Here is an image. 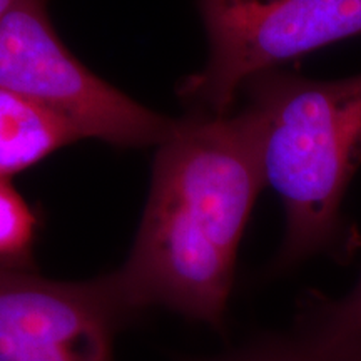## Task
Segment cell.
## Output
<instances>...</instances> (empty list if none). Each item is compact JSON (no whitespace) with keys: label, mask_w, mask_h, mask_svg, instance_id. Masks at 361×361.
<instances>
[{"label":"cell","mask_w":361,"mask_h":361,"mask_svg":"<svg viewBox=\"0 0 361 361\" xmlns=\"http://www.w3.org/2000/svg\"><path fill=\"white\" fill-rule=\"evenodd\" d=\"M20 0H0V17L4 16L7 11H11L13 6H17Z\"/></svg>","instance_id":"cell-10"},{"label":"cell","mask_w":361,"mask_h":361,"mask_svg":"<svg viewBox=\"0 0 361 361\" xmlns=\"http://www.w3.org/2000/svg\"><path fill=\"white\" fill-rule=\"evenodd\" d=\"M128 259L114 269L135 314L162 308L223 331L238 251L264 184L252 121L192 112L157 146Z\"/></svg>","instance_id":"cell-1"},{"label":"cell","mask_w":361,"mask_h":361,"mask_svg":"<svg viewBox=\"0 0 361 361\" xmlns=\"http://www.w3.org/2000/svg\"><path fill=\"white\" fill-rule=\"evenodd\" d=\"M209 56L179 84L194 112L228 116L261 72L361 35V0H197Z\"/></svg>","instance_id":"cell-3"},{"label":"cell","mask_w":361,"mask_h":361,"mask_svg":"<svg viewBox=\"0 0 361 361\" xmlns=\"http://www.w3.org/2000/svg\"><path fill=\"white\" fill-rule=\"evenodd\" d=\"M75 141H80V135L61 117L0 89V178L8 179L29 169Z\"/></svg>","instance_id":"cell-7"},{"label":"cell","mask_w":361,"mask_h":361,"mask_svg":"<svg viewBox=\"0 0 361 361\" xmlns=\"http://www.w3.org/2000/svg\"><path fill=\"white\" fill-rule=\"evenodd\" d=\"M196 361H361V329L331 331L296 310L291 326Z\"/></svg>","instance_id":"cell-6"},{"label":"cell","mask_w":361,"mask_h":361,"mask_svg":"<svg viewBox=\"0 0 361 361\" xmlns=\"http://www.w3.org/2000/svg\"><path fill=\"white\" fill-rule=\"evenodd\" d=\"M135 316L114 271L57 281L0 264V361H117Z\"/></svg>","instance_id":"cell-5"},{"label":"cell","mask_w":361,"mask_h":361,"mask_svg":"<svg viewBox=\"0 0 361 361\" xmlns=\"http://www.w3.org/2000/svg\"><path fill=\"white\" fill-rule=\"evenodd\" d=\"M39 218L13 189L7 178H0V264L13 269H35V246Z\"/></svg>","instance_id":"cell-8"},{"label":"cell","mask_w":361,"mask_h":361,"mask_svg":"<svg viewBox=\"0 0 361 361\" xmlns=\"http://www.w3.org/2000/svg\"><path fill=\"white\" fill-rule=\"evenodd\" d=\"M296 308L331 331L361 329V274L345 295L331 298L319 291H308Z\"/></svg>","instance_id":"cell-9"},{"label":"cell","mask_w":361,"mask_h":361,"mask_svg":"<svg viewBox=\"0 0 361 361\" xmlns=\"http://www.w3.org/2000/svg\"><path fill=\"white\" fill-rule=\"evenodd\" d=\"M0 89L61 117L80 139L117 147L159 146L178 121L135 102L72 56L45 0H20L0 17Z\"/></svg>","instance_id":"cell-4"},{"label":"cell","mask_w":361,"mask_h":361,"mask_svg":"<svg viewBox=\"0 0 361 361\" xmlns=\"http://www.w3.org/2000/svg\"><path fill=\"white\" fill-rule=\"evenodd\" d=\"M243 90L264 184L286 214L269 271L288 273L316 256L348 261L358 234L343 216V201L361 164V74L314 80L273 69Z\"/></svg>","instance_id":"cell-2"}]
</instances>
